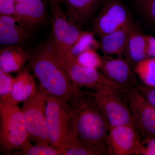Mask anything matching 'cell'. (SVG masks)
Wrapping results in <instances>:
<instances>
[{
	"instance_id": "cell-1",
	"label": "cell",
	"mask_w": 155,
	"mask_h": 155,
	"mask_svg": "<svg viewBox=\"0 0 155 155\" xmlns=\"http://www.w3.org/2000/svg\"><path fill=\"white\" fill-rule=\"evenodd\" d=\"M71 113L77 138L97 155L109 154L107 139L110 127L94 92L79 90L71 104Z\"/></svg>"
},
{
	"instance_id": "cell-2",
	"label": "cell",
	"mask_w": 155,
	"mask_h": 155,
	"mask_svg": "<svg viewBox=\"0 0 155 155\" xmlns=\"http://www.w3.org/2000/svg\"><path fill=\"white\" fill-rule=\"evenodd\" d=\"M28 66L50 95L71 105L80 88L75 86L62 67L51 39L30 51Z\"/></svg>"
},
{
	"instance_id": "cell-3",
	"label": "cell",
	"mask_w": 155,
	"mask_h": 155,
	"mask_svg": "<svg viewBox=\"0 0 155 155\" xmlns=\"http://www.w3.org/2000/svg\"><path fill=\"white\" fill-rule=\"evenodd\" d=\"M95 90V98L110 127L132 123L125 91L106 77Z\"/></svg>"
},
{
	"instance_id": "cell-4",
	"label": "cell",
	"mask_w": 155,
	"mask_h": 155,
	"mask_svg": "<svg viewBox=\"0 0 155 155\" xmlns=\"http://www.w3.org/2000/svg\"><path fill=\"white\" fill-rule=\"evenodd\" d=\"M46 121L50 144L63 147L77 138L71 105L48 94Z\"/></svg>"
},
{
	"instance_id": "cell-5",
	"label": "cell",
	"mask_w": 155,
	"mask_h": 155,
	"mask_svg": "<svg viewBox=\"0 0 155 155\" xmlns=\"http://www.w3.org/2000/svg\"><path fill=\"white\" fill-rule=\"evenodd\" d=\"M29 139L22 109L7 101H0V149L11 155Z\"/></svg>"
},
{
	"instance_id": "cell-6",
	"label": "cell",
	"mask_w": 155,
	"mask_h": 155,
	"mask_svg": "<svg viewBox=\"0 0 155 155\" xmlns=\"http://www.w3.org/2000/svg\"><path fill=\"white\" fill-rule=\"evenodd\" d=\"M48 97L40 86L36 94L23 102L22 110L29 139L35 144L51 145L46 121Z\"/></svg>"
},
{
	"instance_id": "cell-7",
	"label": "cell",
	"mask_w": 155,
	"mask_h": 155,
	"mask_svg": "<svg viewBox=\"0 0 155 155\" xmlns=\"http://www.w3.org/2000/svg\"><path fill=\"white\" fill-rule=\"evenodd\" d=\"M51 11V39L57 54L67 56L82 31L81 26L70 20L59 0H50Z\"/></svg>"
},
{
	"instance_id": "cell-8",
	"label": "cell",
	"mask_w": 155,
	"mask_h": 155,
	"mask_svg": "<svg viewBox=\"0 0 155 155\" xmlns=\"http://www.w3.org/2000/svg\"><path fill=\"white\" fill-rule=\"evenodd\" d=\"M132 118V124L141 140L155 136V108L134 87L125 92Z\"/></svg>"
},
{
	"instance_id": "cell-9",
	"label": "cell",
	"mask_w": 155,
	"mask_h": 155,
	"mask_svg": "<svg viewBox=\"0 0 155 155\" xmlns=\"http://www.w3.org/2000/svg\"><path fill=\"white\" fill-rule=\"evenodd\" d=\"M129 14L120 0H107L94 20V33L100 36L127 25L131 22Z\"/></svg>"
},
{
	"instance_id": "cell-10",
	"label": "cell",
	"mask_w": 155,
	"mask_h": 155,
	"mask_svg": "<svg viewBox=\"0 0 155 155\" xmlns=\"http://www.w3.org/2000/svg\"><path fill=\"white\" fill-rule=\"evenodd\" d=\"M141 139L132 123L110 128L108 151L111 155H139Z\"/></svg>"
},
{
	"instance_id": "cell-11",
	"label": "cell",
	"mask_w": 155,
	"mask_h": 155,
	"mask_svg": "<svg viewBox=\"0 0 155 155\" xmlns=\"http://www.w3.org/2000/svg\"><path fill=\"white\" fill-rule=\"evenodd\" d=\"M103 59L100 70L108 79L125 91L134 87L136 82L135 73L127 59L109 56L103 57Z\"/></svg>"
},
{
	"instance_id": "cell-12",
	"label": "cell",
	"mask_w": 155,
	"mask_h": 155,
	"mask_svg": "<svg viewBox=\"0 0 155 155\" xmlns=\"http://www.w3.org/2000/svg\"><path fill=\"white\" fill-rule=\"evenodd\" d=\"M57 55L70 80L77 87L95 89L101 81L105 77L99 69L81 66L73 58Z\"/></svg>"
},
{
	"instance_id": "cell-13",
	"label": "cell",
	"mask_w": 155,
	"mask_h": 155,
	"mask_svg": "<svg viewBox=\"0 0 155 155\" xmlns=\"http://www.w3.org/2000/svg\"><path fill=\"white\" fill-rule=\"evenodd\" d=\"M44 0L16 2L15 16L20 25L33 31L44 25L48 19Z\"/></svg>"
},
{
	"instance_id": "cell-14",
	"label": "cell",
	"mask_w": 155,
	"mask_h": 155,
	"mask_svg": "<svg viewBox=\"0 0 155 155\" xmlns=\"http://www.w3.org/2000/svg\"><path fill=\"white\" fill-rule=\"evenodd\" d=\"M132 22L114 31L99 37V49L105 56H125L127 52L128 37Z\"/></svg>"
},
{
	"instance_id": "cell-15",
	"label": "cell",
	"mask_w": 155,
	"mask_h": 155,
	"mask_svg": "<svg viewBox=\"0 0 155 155\" xmlns=\"http://www.w3.org/2000/svg\"><path fill=\"white\" fill-rule=\"evenodd\" d=\"M33 74L27 66L19 71L14 78L11 94L7 101L18 105L28 100L38 91Z\"/></svg>"
},
{
	"instance_id": "cell-16",
	"label": "cell",
	"mask_w": 155,
	"mask_h": 155,
	"mask_svg": "<svg viewBox=\"0 0 155 155\" xmlns=\"http://www.w3.org/2000/svg\"><path fill=\"white\" fill-rule=\"evenodd\" d=\"M30 51L23 46H9L0 51V70L7 73L19 72L28 62Z\"/></svg>"
},
{
	"instance_id": "cell-17",
	"label": "cell",
	"mask_w": 155,
	"mask_h": 155,
	"mask_svg": "<svg viewBox=\"0 0 155 155\" xmlns=\"http://www.w3.org/2000/svg\"><path fill=\"white\" fill-rule=\"evenodd\" d=\"M66 8L67 16L72 22L81 26L94 14L102 0H59Z\"/></svg>"
},
{
	"instance_id": "cell-18",
	"label": "cell",
	"mask_w": 155,
	"mask_h": 155,
	"mask_svg": "<svg viewBox=\"0 0 155 155\" xmlns=\"http://www.w3.org/2000/svg\"><path fill=\"white\" fill-rule=\"evenodd\" d=\"M125 56L130 64L135 65L147 58L146 35L134 25L129 33Z\"/></svg>"
},
{
	"instance_id": "cell-19",
	"label": "cell",
	"mask_w": 155,
	"mask_h": 155,
	"mask_svg": "<svg viewBox=\"0 0 155 155\" xmlns=\"http://www.w3.org/2000/svg\"><path fill=\"white\" fill-rule=\"evenodd\" d=\"M32 32L19 23L0 26V44L5 47L24 46L31 38Z\"/></svg>"
},
{
	"instance_id": "cell-20",
	"label": "cell",
	"mask_w": 155,
	"mask_h": 155,
	"mask_svg": "<svg viewBox=\"0 0 155 155\" xmlns=\"http://www.w3.org/2000/svg\"><path fill=\"white\" fill-rule=\"evenodd\" d=\"M93 32L82 31L77 41L72 46L66 57L74 58L81 53L89 50L99 49V42L95 37Z\"/></svg>"
},
{
	"instance_id": "cell-21",
	"label": "cell",
	"mask_w": 155,
	"mask_h": 155,
	"mask_svg": "<svg viewBox=\"0 0 155 155\" xmlns=\"http://www.w3.org/2000/svg\"><path fill=\"white\" fill-rule=\"evenodd\" d=\"M134 71L144 84L155 87V58H147L135 65Z\"/></svg>"
},
{
	"instance_id": "cell-22",
	"label": "cell",
	"mask_w": 155,
	"mask_h": 155,
	"mask_svg": "<svg viewBox=\"0 0 155 155\" xmlns=\"http://www.w3.org/2000/svg\"><path fill=\"white\" fill-rule=\"evenodd\" d=\"M15 155H62L60 148L49 145L33 144L28 139L22 145Z\"/></svg>"
},
{
	"instance_id": "cell-23",
	"label": "cell",
	"mask_w": 155,
	"mask_h": 155,
	"mask_svg": "<svg viewBox=\"0 0 155 155\" xmlns=\"http://www.w3.org/2000/svg\"><path fill=\"white\" fill-rule=\"evenodd\" d=\"M73 59L81 66L97 69L101 68L103 62V57L92 49L81 53Z\"/></svg>"
},
{
	"instance_id": "cell-24",
	"label": "cell",
	"mask_w": 155,
	"mask_h": 155,
	"mask_svg": "<svg viewBox=\"0 0 155 155\" xmlns=\"http://www.w3.org/2000/svg\"><path fill=\"white\" fill-rule=\"evenodd\" d=\"M62 155H97L94 150L76 139L69 144L60 147Z\"/></svg>"
},
{
	"instance_id": "cell-25",
	"label": "cell",
	"mask_w": 155,
	"mask_h": 155,
	"mask_svg": "<svg viewBox=\"0 0 155 155\" xmlns=\"http://www.w3.org/2000/svg\"><path fill=\"white\" fill-rule=\"evenodd\" d=\"M14 78L9 73L0 70V101H5L10 97L14 85Z\"/></svg>"
},
{
	"instance_id": "cell-26",
	"label": "cell",
	"mask_w": 155,
	"mask_h": 155,
	"mask_svg": "<svg viewBox=\"0 0 155 155\" xmlns=\"http://www.w3.org/2000/svg\"><path fill=\"white\" fill-rule=\"evenodd\" d=\"M134 4L146 17L155 24V0H133Z\"/></svg>"
},
{
	"instance_id": "cell-27",
	"label": "cell",
	"mask_w": 155,
	"mask_h": 155,
	"mask_svg": "<svg viewBox=\"0 0 155 155\" xmlns=\"http://www.w3.org/2000/svg\"><path fill=\"white\" fill-rule=\"evenodd\" d=\"M139 155H155V136L142 140Z\"/></svg>"
},
{
	"instance_id": "cell-28",
	"label": "cell",
	"mask_w": 155,
	"mask_h": 155,
	"mask_svg": "<svg viewBox=\"0 0 155 155\" xmlns=\"http://www.w3.org/2000/svg\"><path fill=\"white\" fill-rule=\"evenodd\" d=\"M16 4L15 0H0V14L15 15Z\"/></svg>"
},
{
	"instance_id": "cell-29",
	"label": "cell",
	"mask_w": 155,
	"mask_h": 155,
	"mask_svg": "<svg viewBox=\"0 0 155 155\" xmlns=\"http://www.w3.org/2000/svg\"><path fill=\"white\" fill-rule=\"evenodd\" d=\"M137 88L146 99L155 108V87L143 84L139 85Z\"/></svg>"
},
{
	"instance_id": "cell-30",
	"label": "cell",
	"mask_w": 155,
	"mask_h": 155,
	"mask_svg": "<svg viewBox=\"0 0 155 155\" xmlns=\"http://www.w3.org/2000/svg\"><path fill=\"white\" fill-rule=\"evenodd\" d=\"M147 58H155V37L146 35Z\"/></svg>"
},
{
	"instance_id": "cell-31",
	"label": "cell",
	"mask_w": 155,
	"mask_h": 155,
	"mask_svg": "<svg viewBox=\"0 0 155 155\" xmlns=\"http://www.w3.org/2000/svg\"><path fill=\"white\" fill-rule=\"evenodd\" d=\"M15 1H16V2H27V1H32V0H15Z\"/></svg>"
}]
</instances>
